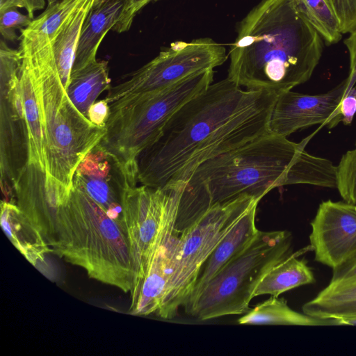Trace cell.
I'll list each match as a JSON object with an SVG mask.
<instances>
[{
	"mask_svg": "<svg viewBox=\"0 0 356 356\" xmlns=\"http://www.w3.org/2000/svg\"><path fill=\"white\" fill-rule=\"evenodd\" d=\"M281 93L242 89L227 77L211 83L170 120L137 158V178L154 188L184 185L207 160L268 133Z\"/></svg>",
	"mask_w": 356,
	"mask_h": 356,
	"instance_id": "6da1fadb",
	"label": "cell"
},
{
	"mask_svg": "<svg viewBox=\"0 0 356 356\" xmlns=\"http://www.w3.org/2000/svg\"><path fill=\"white\" fill-rule=\"evenodd\" d=\"M312 137L297 143L268 132L202 163L184 184L175 231L243 195L261 200L273 188L298 184L337 188V166L305 149Z\"/></svg>",
	"mask_w": 356,
	"mask_h": 356,
	"instance_id": "7a4b0ae2",
	"label": "cell"
},
{
	"mask_svg": "<svg viewBox=\"0 0 356 356\" xmlns=\"http://www.w3.org/2000/svg\"><path fill=\"white\" fill-rule=\"evenodd\" d=\"M237 32L227 78L245 89L291 90L310 79L323 54V40L294 0H261Z\"/></svg>",
	"mask_w": 356,
	"mask_h": 356,
	"instance_id": "3957f363",
	"label": "cell"
},
{
	"mask_svg": "<svg viewBox=\"0 0 356 356\" xmlns=\"http://www.w3.org/2000/svg\"><path fill=\"white\" fill-rule=\"evenodd\" d=\"M19 49L27 56L40 97L46 140L45 186L66 201L74 172L106 133L94 125L70 100L60 78L49 37L25 27Z\"/></svg>",
	"mask_w": 356,
	"mask_h": 356,
	"instance_id": "277c9868",
	"label": "cell"
},
{
	"mask_svg": "<svg viewBox=\"0 0 356 356\" xmlns=\"http://www.w3.org/2000/svg\"><path fill=\"white\" fill-rule=\"evenodd\" d=\"M51 252L85 270L90 278L130 292L134 285L124 229L82 190L73 186L56 213Z\"/></svg>",
	"mask_w": 356,
	"mask_h": 356,
	"instance_id": "5b68a950",
	"label": "cell"
},
{
	"mask_svg": "<svg viewBox=\"0 0 356 356\" xmlns=\"http://www.w3.org/2000/svg\"><path fill=\"white\" fill-rule=\"evenodd\" d=\"M213 70L194 74L161 92L122 97L109 104L99 143L137 170V158L160 136L172 116L213 82Z\"/></svg>",
	"mask_w": 356,
	"mask_h": 356,
	"instance_id": "8992f818",
	"label": "cell"
},
{
	"mask_svg": "<svg viewBox=\"0 0 356 356\" xmlns=\"http://www.w3.org/2000/svg\"><path fill=\"white\" fill-rule=\"evenodd\" d=\"M291 243L292 236L288 231L259 230L251 244L184 307L186 313L206 321L248 312L257 284L274 265L292 254Z\"/></svg>",
	"mask_w": 356,
	"mask_h": 356,
	"instance_id": "52a82bcc",
	"label": "cell"
},
{
	"mask_svg": "<svg viewBox=\"0 0 356 356\" xmlns=\"http://www.w3.org/2000/svg\"><path fill=\"white\" fill-rule=\"evenodd\" d=\"M260 200L243 195L209 209L193 224L178 233L174 242L171 275L160 318H174L188 299L200 270L222 238Z\"/></svg>",
	"mask_w": 356,
	"mask_h": 356,
	"instance_id": "ba28073f",
	"label": "cell"
},
{
	"mask_svg": "<svg viewBox=\"0 0 356 356\" xmlns=\"http://www.w3.org/2000/svg\"><path fill=\"white\" fill-rule=\"evenodd\" d=\"M183 188L184 185L172 188L136 186L125 196L124 218L134 273V287L144 277L157 247L175 232Z\"/></svg>",
	"mask_w": 356,
	"mask_h": 356,
	"instance_id": "9c48e42d",
	"label": "cell"
},
{
	"mask_svg": "<svg viewBox=\"0 0 356 356\" xmlns=\"http://www.w3.org/2000/svg\"><path fill=\"white\" fill-rule=\"evenodd\" d=\"M228 56L225 46L211 38L174 42L125 81L111 87L105 99L110 104L130 95L161 92L194 74L213 70Z\"/></svg>",
	"mask_w": 356,
	"mask_h": 356,
	"instance_id": "30bf717a",
	"label": "cell"
},
{
	"mask_svg": "<svg viewBox=\"0 0 356 356\" xmlns=\"http://www.w3.org/2000/svg\"><path fill=\"white\" fill-rule=\"evenodd\" d=\"M137 170L131 168L99 143L79 164L73 186L88 194L126 231L124 201L127 192L136 186Z\"/></svg>",
	"mask_w": 356,
	"mask_h": 356,
	"instance_id": "8fae6325",
	"label": "cell"
},
{
	"mask_svg": "<svg viewBox=\"0 0 356 356\" xmlns=\"http://www.w3.org/2000/svg\"><path fill=\"white\" fill-rule=\"evenodd\" d=\"M356 83V71L332 90L318 95L288 90L280 95L272 110L269 133L287 137L292 133L314 124L336 127L341 122V102L349 87Z\"/></svg>",
	"mask_w": 356,
	"mask_h": 356,
	"instance_id": "7c38bea8",
	"label": "cell"
},
{
	"mask_svg": "<svg viewBox=\"0 0 356 356\" xmlns=\"http://www.w3.org/2000/svg\"><path fill=\"white\" fill-rule=\"evenodd\" d=\"M315 260L331 268L356 253V204L322 202L311 222Z\"/></svg>",
	"mask_w": 356,
	"mask_h": 356,
	"instance_id": "4fadbf2b",
	"label": "cell"
},
{
	"mask_svg": "<svg viewBox=\"0 0 356 356\" xmlns=\"http://www.w3.org/2000/svg\"><path fill=\"white\" fill-rule=\"evenodd\" d=\"M13 188L15 204L40 231L50 247L55 240L58 207L47 192L44 173L26 164L19 170Z\"/></svg>",
	"mask_w": 356,
	"mask_h": 356,
	"instance_id": "5bb4252c",
	"label": "cell"
},
{
	"mask_svg": "<svg viewBox=\"0 0 356 356\" xmlns=\"http://www.w3.org/2000/svg\"><path fill=\"white\" fill-rule=\"evenodd\" d=\"M175 231L157 247L140 282L129 292L128 312L136 316L157 315L165 298L171 275Z\"/></svg>",
	"mask_w": 356,
	"mask_h": 356,
	"instance_id": "9a60e30c",
	"label": "cell"
},
{
	"mask_svg": "<svg viewBox=\"0 0 356 356\" xmlns=\"http://www.w3.org/2000/svg\"><path fill=\"white\" fill-rule=\"evenodd\" d=\"M258 204L253 206L222 238L202 265L193 291L184 307L193 302L207 284L230 261L243 252L259 230L255 225Z\"/></svg>",
	"mask_w": 356,
	"mask_h": 356,
	"instance_id": "2e32d148",
	"label": "cell"
},
{
	"mask_svg": "<svg viewBox=\"0 0 356 356\" xmlns=\"http://www.w3.org/2000/svg\"><path fill=\"white\" fill-rule=\"evenodd\" d=\"M22 55L19 81L26 130V163L47 171L46 140L41 104L34 74L26 54Z\"/></svg>",
	"mask_w": 356,
	"mask_h": 356,
	"instance_id": "e0dca14e",
	"label": "cell"
},
{
	"mask_svg": "<svg viewBox=\"0 0 356 356\" xmlns=\"http://www.w3.org/2000/svg\"><path fill=\"white\" fill-rule=\"evenodd\" d=\"M0 221L9 241L29 263L38 269L45 264L51 248L40 231L15 203L1 201Z\"/></svg>",
	"mask_w": 356,
	"mask_h": 356,
	"instance_id": "ac0fdd59",
	"label": "cell"
},
{
	"mask_svg": "<svg viewBox=\"0 0 356 356\" xmlns=\"http://www.w3.org/2000/svg\"><path fill=\"white\" fill-rule=\"evenodd\" d=\"M122 4L123 0H107L98 7L91 8L82 25L72 72L97 60L99 44L116 24Z\"/></svg>",
	"mask_w": 356,
	"mask_h": 356,
	"instance_id": "d6986e66",
	"label": "cell"
},
{
	"mask_svg": "<svg viewBox=\"0 0 356 356\" xmlns=\"http://www.w3.org/2000/svg\"><path fill=\"white\" fill-rule=\"evenodd\" d=\"M239 324L300 326L343 325L341 318L316 317L291 309L284 298L272 296L238 318Z\"/></svg>",
	"mask_w": 356,
	"mask_h": 356,
	"instance_id": "ffe728a7",
	"label": "cell"
},
{
	"mask_svg": "<svg viewBox=\"0 0 356 356\" xmlns=\"http://www.w3.org/2000/svg\"><path fill=\"white\" fill-rule=\"evenodd\" d=\"M307 250H312L310 245L292 253L274 265L259 282L253 296L269 294L278 297L294 288L313 284L315 278L312 270L306 261L298 258Z\"/></svg>",
	"mask_w": 356,
	"mask_h": 356,
	"instance_id": "44dd1931",
	"label": "cell"
},
{
	"mask_svg": "<svg viewBox=\"0 0 356 356\" xmlns=\"http://www.w3.org/2000/svg\"><path fill=\"white\" fill-rule=\"evenodd\" d=\"M93 0H83L56 34L49 38L56 65L66 91L75 58L83 23L92 8Z\"/></svg>",
	"mask_w": 356,
	"mask_h": 356,
	"instance_id": "7402d4cb",
	"label": "cell"
},
{
	"mask_svg": "<svg viewBox=\"0 0 356 356\" xmlns=\"http://www.w3.org/2000/svg\"><path fill=\"white\" fill-rule=\"evenodd\" d=\"M111 87L108 61L96 60L71 72L66 92L79 111L87 118L90 106Z\"/></svg>",
	"mask_w": 356,
	"mask_h": 356,
	"instance_id": "603a6c76",
	"label": "cell"
},
{
	"mask_svg": "<svg viewBox=\"0 0 356 356\" xmlns=\"http://www.w3.org/2000/svg\"><path fill=\"white\" fill-rule=\"evenodd\" d=\"M305 18L327 44L342 38L338 17L330 0H294Z\"/></svg>",
	"mask_w": 356,
	"mask_h": 356,
	"instance_id": "cb8c5ba5",
	"label": "cell"
},
{
	"mask_svg": "<svg viewBox=\"0 0 356 356\" xmlns=\"http://www.w3.org/2000/svg\"><path fill=\"white\" fill-rule=\"evenodd\" d=\"M83 0H60L47 6L27 28L46 34L50 39L58 32Z\"/></svg>",
	"mask_w": 356,
	"mask_h": 356,
	"instance_id": "d4e9b609",
	"label": "cell"
},
{
	"mask_svg": "<svg viewBox=\"0 0 356 356\" xmlns=\"http://www.w3.org/2000/svg\"><path fill=\"white\" fill-rule=\"evenodd\" d=\"M356 301V277L330 282L316 298L309 301L314 305H329Z\"/></svg>",
	"mask_w": 356,
	"mask_h": 356,
	"instance_id": "484cf974",
	"label": "cell"
},
{
	"mask_svg": "<svg viewBox=\"0 0 356 356\" xmlns=\"http://www.w3.org/2000/svg\"><path fill=\"white\" fill-rule=\"evenodd\" d=\"M302 312L316 317L356 316V301L329 305H314L307 302L302 306Z\"/></svg>",
	"mask_w": 356,
	"mask_h": 356,
	"instance_id": "4316f807",
	"label": "cell"
},
{
	"mask_svg": "<svg viewBox=\"0 0 356 356\" xmlns=\"http://www.w3.org/2000/svg\"><path fill=\"white\" fill-rule=\"evenodd\" d=\"M33 19L17 10L10 8L0 11V33L3 39L15 41L18 37L15 29L28 26Z\"/></svg>",
	"mask_w": 356,
	"mask_h": 356,
	"instance_id": "83f0119b",
	"label": "cell"
},
{
	"mask_svg": "<svg viewBox=\"0 0 356 356\" xmlns=\"http://www.w3.org/2000/svg\"><path fill=\"white\" fill-rule=\"evenodd\" d=\"M339 19L341 33L356 29V0H330Z\"/></svg>",
	"mask_w": 356,
	"mask_h": 356,
	"instance_id": "f1b7e54d",
	"label": "cell"
},
{
	"mask_svg": "<svg viewBox=\"0 0 356 356\" xmlns=\"http://www.w3.org/2000/svg\"><path fill=\"white\" fill-rule=\"evenodd\" d=\"M153 1L156 0H123L120 17L112 30L118 33L127 31L138 13Z\"/></svg>",
	"mask_w": 356,
	"mask_h": 356,
	"instance_id": "f546056e",
	"label": "cell"
},
{
	"mask_svg": "<svg viewBox=\"0 0 356 356\" xmlns=\"http://www.w3.org/2000/svg\"><path fill=\"white\" fill-rule=\"evenodd\" d=\"M356 83H353L348 89L340 104L341 122L345 125L352 123L356 113Z\"/></svg>",
	"mask_w": 356,
	"mask_h": 356,
	"instance_id": "4dcf8cb0",
	"label": "cell"
},
{
	"mask_svg": "<svg viewBox=\"0 0 356 356\" xmlns=\"http://www.w3.org/2000/svg\"><path fill=\"white\" fill-rule=\"evenodd\" d=\"M110 115V106L105 99L94 102L90 107L87 118L96 127L105 128Z\"/></svg>",
	"mask_w": 356,
	"mask_h": 356,
	"instance_id": "1f68e13d",
	"label": "cell"
},
{
	"mask_svg": "<svg viewBox=\"0 0 356 356\" xmlns=\"http://www.w3.org/2000/svg\"><path fill=\"white\" fill-rule=\"evenodd\" d=\"M45 0H0V11L10 8H24L34 19V13L44 8Z\"/></svg>",
	"mask_w": 356,
	"mask_h": 356,
	"instance_id": "d6a6232c",
	"label": "cell"
},
{
	"mask_svg": "<svg viewBox=\"0 0 356 356\" xmlns=\"http://www.w3.org/2000/svg\"><path fill=\"white\" fill-rule=\"evenodd\" d=\"M356 277V253L332 269L330 282Z\"/></svg>",
	"mask_w": 356,
	"mask_h": 356,
	"instance_id": "836d02e7",
	"label": "cell"
},
{
	"mask_svg": "<svg viewBox=\"0 0 356 356\" xmlns=\"http://www.w3.org/2000/svg\"><path fill=\"white\" fill-rule=\"evenodd\" d=\"M350 55V70L356 71V29L344 40Z\"/></svg>",
	"mask_w": 356,
	"mask_h": 356,
	"instance_id": "e575fe53",
	"label": "cell"
},
{
	"mask_svg": "<svg viewBox=\"0 0 356 356\" xmlns=\"http://www.w3.org/2000/svg\"><path fill=\"white\" fill-rule=\"evenodd\" d=\"M343 325H356V316L341 318Z\"/></svg>",
	"mask_w": 356,
	"mask_h": 356,
	"instance_id": "d590c367",
	"label": "cell"
},
{
	"mask_svg": "<svg viewBox=\"0 0 356 356\" xmlns=\"http://www.w3.org/2000/svg\"><path fill=\"white\" fill-rule=\"evenodd\" d=\"M106 1L107 0H93L92 8L98 7Z\"/></svg>",
	"mask_w": 356,
	"mask_h": 356,
	"instance_id": "8d00e7d4",
	"label": "cell"
},
{
	"mask_svg": "<svg viewBox=\"0 0 356 356\" xmlns=\"http://www.w3.org/2000/svg\"><path fill=\"white\" fill-rule=\"evenodd\" d=\"M46 1H47V4H48L47 6H51L56 3L60 0H46Z\"/></svg>",
	"mask_w": 356,
	"mask_h": 356,
	"instance_id": "74e56055",
	"label": "cell"
},
{
	"mask_svg": "<svg viewBox=\"0 0 356 356\" xmlns=\"http://www.w3.org/2000/svg\"><path fill=\"white\" fill-rule=\"evenodd\" d=\"M355 145H356V144H355ZM355 149H356V147H355Z\"/></svg>",
	"mask_w": 356,
	"mask_h": 356,
	"instance_id": "f35d334b",
	"label": "cell"
}]
</instances>
